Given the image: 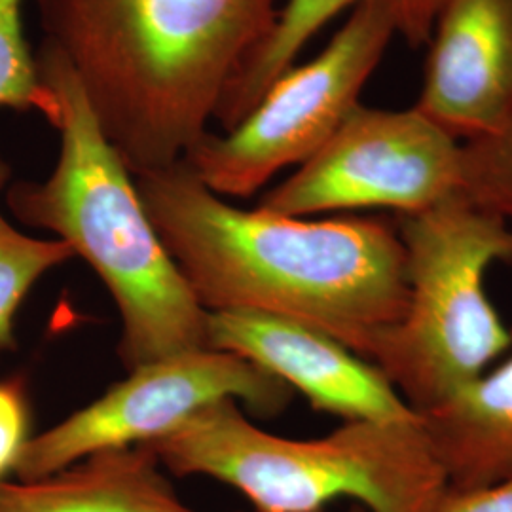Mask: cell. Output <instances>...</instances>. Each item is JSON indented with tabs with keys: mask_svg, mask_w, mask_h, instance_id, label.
Segmentation results:
<instances>
[{
	"mask_svg": "<svg viewBox=\"0 0 512 512\" xmlns=\"http://www.w3.org/2000/svg\"><path fill=\"white\" fill-rule=\"evenodd\" d=\"M148 219L207 313L283 317L366 361L404 310L403 241L382 217L241 209L183 160L133 177Z\"/></svg>",
	"mask_w": 512,
	"mask_h": 512,
	"instance_id": "6da1fadb",
	"label": "cell"
},
{
	"mask_svg": "<svg viewBox=\"0 0 512 512\" xmlns=\"http://www.w3.org/2000/svg\"><path fill=\"white\" fill-rule=\"evenodd\" d=\"M133 177L183 160L274 29L279 0H33Z\"/></svg>",
	"mask_w": 512,
	"mask_h": 512,
	"instance_id": "7a4b0ae2",
	"label": "cell"
},
{
	"mask_svg": "<svg viewBox=\"0 0 512 512\" xmlns=\"http://www.w3.org/2000/svg\"><path fill=\"white\" fill-rule=\"evenodd\" d=\"M37 63L59 156L44 181L6 188L8 209L92 266L120 313L118 355L128 370L207 348V311L148 219L133 175L99 128L69 63L48 42L40 44Z\"/></svg>",
	"mask_w": 512,
	"mask_h": 512,
	"instance_id": "3957f363",
	"label": "cell"
},
{
	"mask_svg": "<svg viewBox=\"0 0 512 512\" xmlns=\"http://www.w3.org/2000/svg\"><path fill=\"white\" fill-rule=\"evenodd\" d=\"M145 446L167 473L215 478L255 512H323L342 497L368 512H437L448 492L420 416L344 421L321 439H289L224 399Z\"/></svg>",
	"mask_w": 512,
	"mask_h": 512,
	"instance_id": "277c9868",
	"label": "cell"
},
{
	"mask_svg": "<svg viewBox=\"0 0 512 512\" xmlns=\"http://www.w3.org/2000/svg\"><path fill=\"white\" fill-rule=\"evenodd\" d=\"M406 300L366 361L416 414L446 401L512 348L486 275L512 262L511 226L463 194L397 219Z\"/></svg>",
	"mask_w": 512,
	"mask_h": 512,
	"instance_id": "5b68a950",
	"label": "cell"
},
{
	"mask_svg": "<svg viewBox=\"0 0 512 512\" xmlns=\"http://www.w3.org/2000/svg\"><path fill=\"white\" fill-rule=\"evenodd\" d=\"M395 35L385 6L357 4L319 54L277 76L236 128L207 131L186 150L184 164L220 198L255 196L277 173L306 164L327 145L359 105Z\"/></svg>",
	"mask_w": 512,
	"mask_h": 512,
	"instance_id": "8992f818",
	"label": "cell"
},
{
	"mask_svg": "<svg viewBox=\"0 0 512 512\" xmlns=\"http://www.w3.org/2000/svg\"><path fill=\"white\" fill-rule=\"evenodd\" d=\"M461 194V143L420 110L353 109L327 145L258 207L289 217L387 209L399 217Z\"/></svg>",
	"mask_w": 512,
	"mask_h": 512,
	"instance_id": "52a82bcc",
	"label": "cell"
},
{
	"mask_svg": "<svg viewBox=\"0 0 512 512\" xmlns=\"http://www.w3.org/2000/svg\"><path fill=\"white\" fill-rule=\"evenodd\" d=\"M97 401L31 437L18 480L52 475L110 448L162 439L209 404L232 399L260 418L285 412L294 391L268 370L230 351L202 348L129 370Z\"/></svg>",
	"mask_w": 512,
	"mask_h": 512,
	"instance_id": "ba28073f",
	"label": "cell"
},
{
	"mask_svg": "<svg viewBox=\"0 0 512 512\" xmlns=\"http://www.w3.org/2000/svg\"><path fill=\"white\" fill-rule=\"evenodd\" d=\"M207 348L255 363L302 393L313 410L344 421L418 416L376 366L296 321L245 311L207 313Z\"/></svg>",
	"mask_w": 512,
	"mask_h": 512,
	"instance_id": "9c48e42d",
	"label": "cell"
},
{
	"mask_svg": "<svg viewBox=\"0 0 512 512\" xmlns=\"http://www.w3.org/2000/svg\"><path fill=\"white\" fill-rule=\"evenodd\" d=\"M416 109L456 139L501 126L512 105V0H446Z\"/></svg>",
	"mask_w": 512,
	"mask_h": 512,
	"instance_id": "30bf717a",
	"label": "cell"
},
{
	"mask_svg": "<svg viewBox=\"0 0 512 512\" xmlns=\"http://www.w3.org/2000/svg\"><path fill=\"white\" fill-rule=\"evenodd\" d=\"M154 452L110 448L35 480L0 482V512H196Z\"/></svg>",
	"mask_w": 512,
	"mask_h": 512,
	"instance_id": "8fae6325",
	"label": "cell"
},
{
	"mask_svg": "<svg viewBox=\"0 0 512 512\" xmlns=\"http://www.w3.org/2000/svg\"><path fill=\"white\" fill-rule=\"evenodd\" d=\"M418 416L448 488L476 490L511 476L512 348L503 363Z\"/></svg>",
	"mask_w": 512,
	"mask_h": 512,
	"instance_id": "7c38bea8",
	"label": "cell"
},
{
	"mask_svg": "<svg viewBox=\"0 0 512 512\" xmlns=\"http://www.w3.org/2000/svg\"><path fill=\"white\" fill-rule=\"evenodd\" d=\"M363 2L382 4L395 21V29L410 46L429 44L435 21L446 0H285L272 33L249 57L238 78L220 101L215 120L222 131L236 128L255 109L277 76L293 67L304 46L346 8Z\"/></svg>",
	"mask_w": 512,
	"mask_h": 512,
	"instance_id": "4fadbf2b",
	"label": "cell"
},
{
	"mask_svg": "<svg viewBox=\"0 0 512 512\" xmlns=\"http://www.w3.org/2000/svg\"><path fill=\"white\" fill-rule=\"evenodd\" d=\"M12 179L0 154V196ZM76 258L61 239H40L18 230L0 209V353L14 349L16 315L38 281L57 266Z\"/></svg>",
	"mask_w": 512,
	"mask_h": 512,
	"instance_id": "5bb4252c",
	"label": "cell"
},
{
	"mask_svg": "<svg viewBox=\"0 0 512 512\" xmlns=\"http://www.w3.org/2000/svg\"><path fill=\"white\" fill-rule=\"evenodd\" d=\"M461 194L512 230V105L490 135L461 143Z\"/></svg>",
	"mask_w": 512,
	"mask_h": 512,
	"instance_id": "9a60e30c",
	"label": "cell"
},
{
	"mask_svg": "<svg viewBox=\"0 0 512 512\" xmlns=\"http://www.w3.org/2000/svg\"><path fill=\"white\" fill-rule=\"evenodd\" d=\"M0 109L42 116L50 109V93L38 73L23 25V0H0Z\"/></svg>",
	"mask_w": 512,
	"mask_h": 512,
	"instance_id": "2e32d148",
	"label": "cell"
},
{
	"mask_svg": "<svg viewBox=\"0 0 512 512\" xmlns=\"http://www.w3.org/2000/svg\"><path fill=\"white\" fill-rule=\"evenodd\" d=\"M29 439V406L23 384L18 380L0 382V482L16 473Z\"/></svg>",
	"mask_w": 512,
	"mask_h": 512,
	"instance_id": "e0dca14e",
	"label": "cell"
},
{
	"mask_svg": "<svg viewBox=\"0 0 512 512\" xmlns=\"http://www.w3.org/2000/svg\"><path fill=\"white\" fill-rule=\"evenodd\" d=\"M437 512H512V475L486 488H448Z\"/></svg>",
	"mask_w": 512,
	"mask_h": 512,
	"instance_id": "ac0fdd59",
	"label": "cell"
},
{
	"mask_svg": "<svg viewBox=\"0 0 512 512\" xmlns=\"http://www.w3.org/2000/svg\"><path fill=\"white\" fill-rule=\"evenodd\" d=\"M346 512H368L366 509H363L361 505H353V507H349L348 511Z\"/></svg>",
	"mask_w": 512,
	"mask_h": 512,
	"instance_id": "d6986e66",
	"label": "cell"
}]
</instances>
